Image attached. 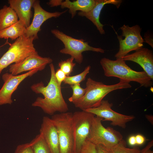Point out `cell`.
<instances>
[{"instance_id": "1", "label": "cell", "mask_w": 153, "mask_h": 153, "mask_svg": "<svg viewBox=\"0 0 153 153\" xmlns=\"http://www.w3.org/2000/svg\"><path fill=\"white\" fill-rule=\"evenodd\" d=\"M51 76L46 86L41 82L32 85L31 88L36 94H41L44 98L38 97L32 104L34 107L40 108L46 113L53 115L57 112H66L69 108L63 96L61 87L58 84L55 76V69L53 64H49Z\"/></svg>"}, {"instance_id": "2", "label": "cell", "mask_w": 153, "mask_h": 153, "mask_svg": "<svg viewBox=\"0 0 153 153\" xmlns=\"http://www.w3.org/2000/svg\"><path fill=\"white\" fill-rule=\"evenodd\" d=\"M129 83V81L120 79L117 83L107 85L89 77L86 82L84 95L73 103L75 107L82 110L97 107L100 105L103 98L111 92L131 88Z\"/></svg>"}, {"instance_id": "3", "label": "cell", "mask_w": 153, "mask_h": 153, "mask_svg": "<svg viewBox=\"0 0 153 153\" xmlns=\"http://www.w3.org/2000/svg\"><path fill=\"white\" fill-rule=\"evenodd\" d=\"M100 63L107 77H114L129 82H137L141 86L148 88L153 85V80L144 71H137L131 69L122 58L112 60L103 58Z\"/></svg>"}, {"instance_id": "4", "label": "cell", "mask_w": 153, "mask_h": 153, "mask_svg": "<svg viewBox=\"0 0 153 153\" xmlns=\"http://www.w3.org/2000/svg\"><path fill=\"white\" fill-rule=\"evenodd\" d=\"M34 39L22 35L10 44L8 50L0 59V74L2 71L13 63L20 62L37 51L34 47Z\"/></svg>"}, {"instance_id": "5", "label": "cell", "mask_w": 153, "mask_h": 153, "mask_svg": "<svg viewBox=\"0 0 153 153\" xmlns=\"http://www.w3.org/2000/svg\"><path fill=\"white\" fill-rule=\"evenodd\" d=\"M103 118L96 116L92 121L86 140L96 146L101 145L109 150L123 139L121 133L110 127L102 125Z\"/></svg>"}, {"instance_id": "6", "label": "cell", "mask_w": 153, "mask_h": 153, "mask_svg": "<svg viewBox=\"0 0 153 153\" xmlns=\"http://www.w3.org/2000/svg\"><path fill=\"white\" fill-rule=\"evenodd\" d=\"M52 33L63 44L64 47L60 50V53L68 54L73 58L79 64L83 60V52L90 51L104 53L105 50L100 48H95L90 46L87 42L82 39H77L67 35L57 29L51 30Z\"/></svg>"}, {"instance_id": "7", "label": "cell", "mask_w": 153, "mask_h": 153, "mask_svg": "<svg viewBox=\"0 0 153 153\" xmlns=\"http://www.w3.org/2000/svg\"><path fill=\"white\" fill-rule=\"evenodd\" d=\"M73 113L65 112L54 114L51 119L57 130L60 153H73L74 136Z\"/></svg>"}, {"instance_id": "8", "label": "cell", "mask_w": 153, "mask_h": 153, "mask_svg": "<svg viewBox=\"0 0 153 153\" xmlns=\"http://www.w3.org/2000/svg\"><path fill=\"white\" fill-rule=\"evenodd\" d=\"M122 33L117 35L119 48L114 56L116 59L122 58L133 51H136L143 47L144 39L141 36V28L136 25L132 27L124 25L120 27Z\"/></svg>"}, {"instance_id": "9", "label": "cell", "mask_w": 153, "mask_h": 153, "mask_svg": "<svg viewBox=\"0 0 153 153\" xmlns=\"http://www.w3.org/2000/svg\"><path fill=\"white\" fill-rule=\"evenodd\" d=\"M95 116L93 114L85 110L76 111L73 113V153H80L89 134L92 121Z\"/></svg>"}, {"instance_id": "10", "label": "cell", "mask_w": 153, "mask_h": 153, "mask_svg": "<svg viewBox=\"0 0 153 153\" xmlns=\"http://www.w3.org/2000/svg\"><path fill=\"white\" fill-rule=\"evenodd\" d=\"M112 103L107 100H103L98 107L88 109L85 111L90 112L95 116L103 118L102 121L111 122V124L125 129L126 123L133 120L135 118L133 115L123 114L113 110Z\"/></svg>"}, {"instance_id": "11", "label": "cell", "mask_w": 153, "mask_h": 153, "mask_svg": "<svg viewBox=\"0 0 153 153\" xmlns=\"http://www.w3.org/2000/svg\"><path fill=\"white\" fill-rule=\"evenodd\" d=\"M38 71L37 69H35L19 75H14L8 73L3 75L2 78L4 84L0 90V105L11 104L13 102L12 95L20 84L26 78L32 76Z\"/></svg>"}, {"instance_id": "12", "label": "cell", "mask_w": 153, "mask_h": 153, "mask_svg": "<svg viewBox=\"0 0 153 153\" xmlns=\"http://www.w3.org/2000/svg\"><path fill=\"white\" fill-rule=\"evenodd\" d=\"M40 2V1L35 0L33 4V18L29 26L26 28L24 35L27 37L33 38L34 40L38 38V33L41 31V27L44 22L52 18L58 17L67 11L66 10L62 12H48L42 7Z\"/></svg>"}, {"instance_id": "13", "label": "cell", "mask_w": 153, "mask_h": 153, "mask_svg": "<svg viewBox=\"0 0 153 153\" xmlns=\"http://www.w3.org/2000/svg\"><path fill=\"white\" fill-rule=\"evenodd\" d=\"M52 60L49 57H43L37 52L26 57L21 61L10 65L9 71L14 75H17L23 72L37 69L38 71L44 69L46 65L52 63Z\"/></svg>"}, {"instance_id": "14", "label": "cell", "mask_w": 153, "mask_h": 153, "mask_svg": "<svg viewBox=\"0 0 153 153\" xmlns=\"http://www.w3.org/2000/svg\"><path fill=\"white\" fill-rule=\"evenodd\" d=\"M122 59L125 61H131L139 64L153 80V53L152 50L142 47L132 54H128Z\"/></svg>"}, {"instance_id": "15", "label": "cell", "mask_w": 153, "mask_h": 153, "mask_svg": "<svg viewBox=\"0 0 153 153\" xmlns=\"http://www.w3.org/2000/svg\"><path fill=\"white\" fill-rule=\"evenodd\" d=\"M40 134L43 137L52 153H60L57 130L51 118L48 116L43 117Z\"/></svg>"}, {"instance_id": "16", "label": "cell", "mask_w": 153, "mask_h": 153, "mask_svg": "<svg viewBox=\"0 0 153 153\" xmlns=\"http://www.w3.org/2000/svg\"><path fill=\"white\" fill-rule=\"evenodd\" d=\"M122 2L121 0H96L94 6L90 10L87 12L80 11L78 15L85 17L90 20L96 26L100 33L104 34L105 33L103 28L104 25L99 20L100 15L102 9L105 5L108 4L114 5L118 8Z\"/></svg>"}, {"instance_id": "17", "label": "cell", "mask_w": 153, "mask_h": 153, "mask_svg": "<svg viewBox=\"0 0 153 153\" xmlns=\"http://www.w3.org/2000/svg\"><path fill=\"white\" fill-rule=\"evenodd\" d=\"M96 0H77L71 1L69 0H50L47 4L51 7L60 6L62 8H67L71 18L76 15L77 11L87 12L94 6Z\"/></svg>"}, {"instance_id": "18", "label": "cell", "mask_w": 153, "mask_h": 153, "mask_svg": "<svg viewBox=\"0 0 153 153\" xmlns=\"http://www.w3.org/2000/svg\"><path fill=\"white\" fill-rule=\"evenodd\" d=\"M35 0H9L8 3L16 13L19 20L26 28L30 24L32 16L31 8Z\"/></svg>"}, {"instance_id": "19", "label": "cell", "mask_w": 153, "mask_h": 153, "mask_svg": "<svg viewBox=\"0 0 153 153\" xmlns=\"http://www.w3.org/2000/svg\"><path fill=\"white\" fill-rule=\"evenodd\" d=\"M26 29L25 26L21 20H19L15 24L0 31V39H10L16 40L24 35Z\"/></svg>"}, {"instance_id": "20", "label": "cell", "mask_w": 153, "mask_h": 153, "mask_svg": "<svg viewBox=\"0 0 153 153\" xmlns=\"http://www.w3.org/2000/svg\"><path fill=\"white\" fill-rule=\"evenodd\" d=\"M18 20L16 13L9 6L5 5L0 9V31L15 24Z\"/></svg>"}, {"instance_id": "21", "label": "cell", "mask_w": 153, "mask_h": 153, "mask_svg": "<svg viewBox=\"0 0 153 153\" xmlns=\"http://www.w3.org/2000/svg\"><path fill=\"white\" fill-rule=\"evenodd\" d=\"M34 153H52L41 134H39L29 143Z\"/></svg>"}, {"instance_id": "22", "label": "cell", "mask_w": 153, "mask_h": 153, "mask_svg": "<svg viewBox=\"0 0 153 153\" xmlns=\"http://www.w3.org/2000/svg\"><path fill=\"white\" fill-rule=\"evenodd\" d=\"M141 150L136 146L133 148L127 147L126 141L123 139L109 150L111 153H139Z\"/></svg>"}, {"instance_id": "23", "label": "cell", "mask_w": 153, "mask_h": 153, "mask_svg": "<svg viewBox=\"0 0 153 153\" xmlns=\"http://www.w3.org/2000/svg\"><path fill=\"white\" fill-rule=\"evenodd\" d=\"M91 66H87L84 71L78 75L72 76H66L63 81L65 84H68L70 85L80 84L82 82L84 81L87 75L89 73Z\"/></svg>"}, {"instance_id": "24", "label": "cell", "mask_w": 153, "mask_h": 153, "mask_svg": "<svg viewBox=\"0 0 153 153\" xmlns=\"http://www.w3.org/2000/svg\"><path fill=\"white\" fill-rule=\"evenodd\" d=\"M74 59L71 57L65 60H61L58 63V66L65 74L66 76H69L73 72L76 64L73 62Z\"/></svg>"}, {"instance_id": "25", "label": "cell", "mask_w": 153, "mask_h": 153, "mask_svg": "<svg viewBox=\"0 0 153 153\" xmlns=\"http://www.w3.org/2000/svg\"><path fill=\"white\" fill-rule=\"evenodd\" d=\"M70 87L73 92L72 95L68 99L69 101L73 103L81 98L85 94V88L81 87L80 84L70 85Z\"/></svg>"}, {"instance_id": "26", "label": "cell", "mask_w": 153, "mask_h": 153, "mask_svg": "<svg viewBox=\"0 0 153 153\" xmlns=\"http://www.w3.org/2000/svg\"><path fill=\"white\" fill-rule=\"evenodd\" d=\"M80 153H96V146L86 140L82 146Z\"/></svg>"}, {"instance_id": "27", "label": "cell", "mask_w": 153, "mask_h": 153, "mask_svg": "<svg viewBox=\"0 0 153 153\" xmlns=\"http://www.w3.org/2000/svg\"><path fill=\"white\" fill-rule=\"evenodd\" d=\"M14 153H34L29 143L18 145Z\"/></svg>"}, {"instance_id": "28", "label": "cell", "mask_w": 153, "mask_h": 153, "mask_svg": "<svg viewBox=\"0 0 153 153\" xmlns=\"http://www.w3.org/2000/svg\"><path fill=\"white\" fill-rule=\"evenodd\" d=\"M55 76L59 85L61 86V84L65 79L66 76L65 73L60 68L55 72Z\"/></svg>"}, {"instance_id": "29", "label": "cell", "mask_w": 153, "mask_h": 153, "mask_svg": "<svg viewBox=\"0 0 153 153\" xmlns=\"http://www.w3.org/2000/svg\"><path fill=\"white\" fill-rule=\"evenodd\" d=\"M153 146V141L152 140L149 142L146 146L139 153H153L151 148Z\"/></svg>"}, {"instance_id": "30", "label": "cell", "mask_w": 153, "mask_h": 153, "mask_svg": "<svg viewBox=\"0 0 153 153\" xmlns=\"http://www.w3.org/2000/svg\"><path fill=\"white\" fill-rule=\"evenodd\" d=\"M96 153H111L109 150L101 145L96 146Z\"/></svg>"}, {"instance_id": "31", "label": "cell", "mask_w": 153, "mask_h": 153, "mask_svg": "<svg viewBox=\"0 0 153 153\" xmlns=\"http://www.w3.org/2000/svg\"><path fill=\"white\" fill-rule=\"evenodd\" d=\"M136 144L138 145H141L144 142L145 139L144 136L138 134L135 136Z\"/></svg>"}, {"instance_id": "32", "label": "cell", "mask_w": 153, "mask_h": 153, "mask_svg": "<svg viewBox=\"0 0 153 153\" xmlns=\"http://www.w3.org/2000/svg\"><path fill=\"white\" fill-rule=\"evenodd\" d=\"M128 143L131 146H133L136 144L135 136L132 135L128 138Z\"/></svg>"}, {"instance_id": "33", "label": "cell", "mask_w": 153, "mask_h": 153, "mask_svg": "<svg viewBox=\"0 0 153 153\" xmlns=\"http://www.w3.org/2000/svg\"><path fill=\"white\" fill-rule=\"evenodd\" d=\"M144 42H146L153 48V40L152 38L149 35H144Z\"/></svg>"}, {"instance_id": "34", "label": "cell", "mask_w": 153, "mask_h": 153, "mask_svg": "<svg viewBox=\"0 0 153 153\" xmlns=\"http://www.w3.org/2000/svg\"><path fill=\"white\" fill-rule=\"evenodd\" d=\"M145 116L147 120L150 122L151 124H153V116L152 115H146Z\"/></svg>"}]
</instances>
